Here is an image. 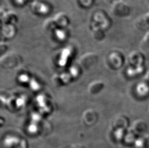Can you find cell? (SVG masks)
Segmentation results:
<instances>
[{"mask_svg": "<svg viewBox=\"0 0 149 148\" xmlns=\"http://www.w3.org/2000/svg\"><path fill=\"white\" fill-rule=\"evenodd\" d=\"M93 25L100 27L104 30L110 29L112 25V20L109 15L103 11L95 13L93 17Z\"/></svg>", "mask_w": 149, "mask_h": 148, "instance_id": "cell-1", "label": "cell"}, {"mask_svg": "<svg viewBox=\"0 0 149 148\" xmlns=\"http://www.w3.org/2000/svg\"><path fill=\"white\" fill-rule=\"evenodd\" d=\"M111 11L114 16L119 18L128 17L131 12L130 6L122 0L114 1L111 6Z\"/></svg>", "mask_w": 149, "mask_h": 148, "instance_id": "cell-2", "label": "cell"}, {"mask_svg": "<svg viewBox=\"0 0 149 148\" xmlns=\"http://www.w3.org/2000/svg\"><path fill=\"white\" fill-rule=\"evenodd\" d=\"M145 57L141 52L135 50L130 53L128 56V62L131 67L143 66Z\"/></svg>", "mask_w": 149, "mask_h": 148, "instance_id": "cell-3", "label": "cell"}, {"mask_svg": "<svg viewBox=\"0 0 149 148\" xmlns=\"http://www.w3.org/2000/svg\"><path fill=\"white\" fill-rule=\"evenodd\" d=\"M31 9L35 14L40 15H47L50 11L49 6L47 3L38 1L33 2Z\"/></svg>", "mask_w": 149, "mask_h": 148, "instance_id": "cell-4", "label": "cell"}, {"mask_svg": "<svg viewBox=\"0 0 149 148\" xmlns=\"http://www.w3.org/2000/svg\"><path fill=\"white\" fill-rule=\"evenodd\" d=\"M130 124V120L125 115H120L116 116L113 120V124L114 129L119 130L126 129Z\"/></svg>", "mask_w": 149, "mask_h": 148, "instance_id": "cell-5", "label": "cell"}, {"mask_svg": "<svg viewBox=\"0 0 149 148\" xmlns=\"http://www.w3.org/2000/svg\"><path fill=\"white\" fill-rule=\"evenodd\" d=\"M147 129V123L143 119L135 120L133 123L131 130L136 134H141L144 133Z\"/></svg>", "mask_w": 149, "mask_h": 148, "instance_id": "cell-6", "label": "cell"}, {"mask_svg": "<svg viewBox=\"0 0 149 148\" xmlns=\"http://www.w3.org/2000/svg\"><path fill=\"white\" fill-rule=\"evenodd\" d=\"M110 60L116 68H120L124 64L125 57L121 52L114 51L110 56Z\"/></svg>", "mask_w": 149, "mask_h": 148, "instance_id": "cell-7", "label": "cell"}, {"mask_svg": "<svg viewBox=\"0 0 149 148\" xmlns=\"http://www.w3.org/2000/svg\"><path fill=\"white\" fill-rule=\"evenodd\" d=\"M54 18L58 28H67L70 23L69 17L64 13H58Z\"/></svg>", "mask_w": 149, "mask_h": 148, "instance_id": "cell-8", "label": "cell"}, {"mask_svg": "<svg viewBox=\"0 0 149 148\" xmlns=\"http://www.w3.org/2000/svg\"><path fill=\"white\" fill-rule=\"evenodd\" d=\"M1 22L3 24L15 25L18 20L16 13L11 11L3 12L1 13Z\"/></svg>", "mask_w": 149, "mask_h": 148, "instance_id": "cell-9", "label": "cell"}, {"mask_svg": "<svg viewBox=\"0 0 149 148\" xmlns=\"http://www.w3.org/2000/svg\"><path fill=\"white\" fill-rule=\"evenodd\" d=\"M1 31L4 37L12 38L16 34V28L15 25L3 24Z\"/></svg>", "mask_w": 149, "mask_h": 148, "instance_id": "cell-10", "label": "cell"}, {"mask_svg": "<svg viewBox=\"0 0 149 148\" xmlns=\"http://www.w3.org/2000/svg\"><path fill=\"white\" fill-rule=\"evenodd\" d=\"M92 34L93 38L97 41H101L105 37V31L96 26L93 25Z\"/></svg>", "mask_w": 149, "mask_h": 148, "instance_id": "cell-11", "label": "cell"}, {"mask_svg": "<svg viewBox=\"0 0 149 148\" xmlns=\"http://www.w3.org/2000/svg\"><path fill=\"white\" fill-rule=\"evenodd\" d=\"M44 28L47 31L55 32L58 28L54 18H48L44 23Z\"/></svg>", "mask_w": 149, "mask_h": 148, "instance_id": "cell-12", "label": "cell"}, {"mask_svg": "<svg viewBox=\"0 0 149 148\" xmlns=\"http://www.w3.org/2000/svg\"><path fill=\"white\" fill-rule=\"evenodd\" d=\"M138 91L139 93L146 95L149 93V82L144 80L141 83L138 87Z\"/></svg>", "mask_w": 149, "mask_h": 148, "instance_id": "cell-13", "label": "cell"}, {"mask_svg": "<svg viewBox=\"0 0 149 148\" xmlns=\"http://www.w3.org/2000/svg\"><path fill=\"white\" fill-rule=\"evenodd\" d=\"M54 32L58 39L61 41L64 40L67 36L68 31L66 28H58Z\"/></svg>", "mask_w": 149, "mask_h": 148, "instance_id": "cell-14", "label": "cell"}, {"mask_svg": "<svg viewBox=\"0 0 149 148\" xmlns=\"http://www.w3.org/2000/svg\"><path fill=\"white\" fill-rule=\"evenodd\" d=\"M141 49L143 50H149V31L144 36L140 45Z\"/></svg>", "mask_w": 149, "mask_h": 148, "instance_id": "cell-15", "label": "cell"}, {"mask_svg": "<svg viewBox=\"0 0 149 148\" xmlns=\"http://www.w3.org/2000/svg\"><path fill=\"white\" fill-rule=\"evenodd\" d=\"M18 142H19V140L16 137L8 136L5 138L4 144L6 146H11L14 144H17Z\"/></svg>", "mask_w": 149, "mask_h": 148, "instance_id": "cell-16", "label": "cell"}, {"mask_svg": "<svg viewBox=\"0 0 149 148\" xmlns=\"http://www.w3.org/2000/svg\"><path fill=\"white\" fill-rule=\"evenodd\" d=\"M79 5L84 8H88L93 6L95 0H77Z\"/></svg>", "mask_w": 149, "mask_h": 148, "instance_id": "cell-17", "label": "cell"}, {"mask_svg": "<svg viewBox=\"0 0 149 148\" xmlns=\"http://www.w3.org/2000/svg\"><path fill=\"white\" fill-rule=\"evenodd\" d=\"M142 19L145 25L149 26V12L144 15Z\"/></svg>", "mask_w": 149, "mask_h": 148, "instance_id": "cell-18", "label": "cell"}, {"mask_svg": "<svg viewBox=\"0 0 149 148\" xmlns=\"http://www.w3.org/2000/svg\"><path fill=\"white\" fill-rule=\"evenodd\" d=\"M28 129L31 133H35L37 130V127L36 124H31L29 127Z\"/></svg>", "mask_w": 149, "mask_h": 148, "instance_id": "cell-19", "label": "cell"}, {"mask_svg": "<svg viewBox=\"0 0 149 148\" xmlns=\"http://www.w3.org/2000/svg\"><path fill=\"white\" fill-rule=\"evenodd\" d=\"M31 88L33 89H37L38 88V85L36 82L35 81H32L31 83Z\"/></svg>", "mask_w": 149, "mask_h": 148, "instance_id": "cell-20", "label": "cell"}, {"mask_svg": "<svg viewBox=\"0 0 149 148\" xmlns=\"http://www.w3.org/2000/svg\"><path fill=\"white\" fill-rule=\"evenodd\" d=\"M20 80L22 81V82H26V81H28V77L27 75H21L20 77Z\"/></svg>", "mask_w": 149, "mask_h": 148, "instance_id": "cell-21", "label": "cell"}, {"mask_svg": "<svg viewBox=\"0 0 149 148\" xmlns=\"http://www.w3.org/2000/svg\"><path fill=\"white\" fill-rule=\"evenodd\" d=\"M145 80L149 82V71L148 72L147 74H146V75L145 76Z\"/></svg>", "mask_w": 149, "mask_h": 148, "instance_id": "cell-22", "label": "cell"}, {"mask_svg": "<svg viewBox=\"0 0 149 148\" xmlns=\"http://www.w3.org/2000/svg\"><path fill=\"white\" fill-rule=\"evenodd\" d=\"M36 0H29V1H32V2H33V1H35Z\"/></svg>", "mask_w": 149, "mask_h": 148, "instance_id": "cell-23", "label": "cell"}]
</instances>
